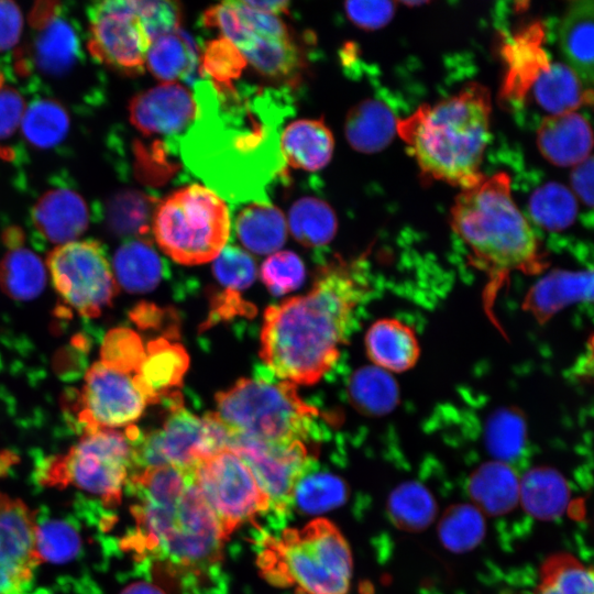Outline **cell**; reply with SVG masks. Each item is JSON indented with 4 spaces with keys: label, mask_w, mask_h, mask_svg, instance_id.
Returning <instances> with one entry per match:
<instances>
[{
    "label": "cell",
    "mask_w": 594,
    "mask_h": 594,
    "mask_svg": "<svg viewBox=\"0 0 594 594\" xmlns=\"http://www.w3.org/2000/svg\"><path fill=\"white\" fill-rule=\"evenodd\" d=\"M197 114L175 142L185 166L232 206L271 204L285 180L280 151L284 122L294 113L286 89L239 85L219 91L206 78L194 81Z\"/></svg>",
    "instance_id": "obj_1"
},
{
    "label": "cell",
    "mask_w": 594,
    "mask_h": 594,
    "mask_svg": "<svg viewBox=\"0 0 594 594\" xmlns=\"http://www.w3.org/2000/svg\"><path fill=\"white\" fill-rule=\"evenodd\" d=\"M372 292L366 256L320 262L311 290L267 307L260 356L273 376L312 385L339 360Z\"/></svg>",
    "instance_id": "obj_2"
},
{
    "label": "cell",
    "mask_w": 594,
    "mask_h": 594,
    "mask_svg": "<svg viewBox=\"0 0 594 594\" xmlns=\"http://www.w3.org/2000/svg\"><path fill=\"white\" fill-rule=\"evenodd\" d=\"M135 520L122 546L153 565L179 594H226L224 536L193 481L133 488Z\"/></svg>",
    "instance_id": "obj_3"
},
{
    "label": "cell",
    "mask_w": 594,
    "mask_h": 594,
    "mask_svg": "<svg viewBox=\"0 0 594 594\" xmlns=\"http://www.w3.org/2000/svg\"><path fill=\"white\" fill-rule=\"evenodd\" d=\"M512 180L499 172L462 189L450 212L455 234L469 250L471 265L486 278L483 306L498 327L495 300L513 273L534 275L548 265L538 239L512 198Z\"/></svg>",
    "instance_id": "obj_4"
},
{
    "label": "cell",
    "mask_w": 594,
    "mask_h": 594,
    "mask_svg": "<svg viewBox=\"0 0 594 594\" xmlns=\"http://www.w3.org/2000/svg\"><path fill=\"white\" fill-rule=\"evenodd\" d=\"M491 110L488 89L470 82L458 94L397 120L396 132L424 177L466 189L485 178L481 164L490 141Z\"/></svg>",
    "instance_id": "obj_5"
},
{
    "label": "cell",
    "mask_w": 594,
    "mask_h": 594,
    "mask_svg": "<svg viewBox=\"0 0 594 594\" xmlns=\"http://www.w3.org/2000/svg\"><path fill=\"white\" fill-rule=\"evenodd\" d=\"M257 564L262 575L278 587L294 586L302 594H348L352 554L340 530L317 518L302 528H286L277 537L260 538Z\"/></svg>",
    "instance_id": "obj_6"
},
{
    "label": "cell",
    "mask_w": 594,
    "mask_h": 594,
    "mask_svg": "<svg viewBox=\"0 0 594 594\" xmlns=\"http://www.w3.org/2000/svg\"><path fill=\"white\" fill-rule=\"evenodd\" d=\"M273 377L267 371L264 376L241 378L216 395V415L230 437L290 443L320 436L317 408L300 398L293 383Z\"/></svg>",
    "instance_id": "obj_7"
},
{
    "label": "cell",
    "mask_w": 594,
    "mask_h": 594,
    "mask_svg": "<svg viewBox=\"0 0 594 594\" xmlns=\"http://www.w3.org/2000/svg\"><path fill=\"white\" fill-rule=\"evenodd\" d=\"M155 241L174 261L185 265L209 262L226 246L231 220L224 200L193 184L175 190L152 216Z\"/></svg>",
    "instance_id": "obj_8"
},
{
    "label": "cell",
    "mask_w": 594,
    "mask_h": 594,
    "mask_svg": "<svg viewBox=\"0 0 594 594\" xmlns=\"http://www.w3.org/2000/svg\"><path fill=\"white\" fill-rule=\"evenodd\" d=\"M133 465L131 439L116 429L85 432L66 454L40 466V483L65 487L73 485L99 497L107 507L120 503Z\"/></svg>",
    "instance_id": "obj_9"
},
{
    "label": "cell",
    "mask_w": 594,
    "mask_h": 594,
    "mask_svg": "<svg viewBox=\"0 0 594 594\" xmlns=\"http://www.w3.org/2000/svg\"><path fill=\"white\" fill-rule=\"evenodd\" d=\"M169 416L161 429L141 432L129 426L125 433L133 448L138 470L170 465L191 472L202 460L227 448L230 433L217 417H198L184 407L180 392L166 400Z\"/></svg>",
    "instance_id": "obj_10"
},
{
    "label": "cell",
    "mask_w": 594,
    "mask_h": 594,
    "mask_svg": "<svg viewBox=\"0 0 594 594\" xmlns=\"http://www.w3.org/2000/svg\"><path fill=\"white\" fill-rule=\"evenodd\" d=\"M217 28L261 74L274 79L295 77L302 56L287 25L276 14L255 10L244 1L208 8L201 18Z\"/></svg>",
    "instance_id": "obj_11"
},
{
    "label": "cell",
    "mask_w": 594,
    "mask_h": 594,
    "mask_svg": "<svg viewBox=\"0 0 594 594\" xmlns=\"http://www.w3.org/2000/svg\"><path fill=\"white\" fill-rule=\"evenodd\" d=\"M191 477L227 539L237 528L270 510V499L249 465L224 448L202 460Z\"/></svg>",
    "instance_id": "obj_12"
},
{
    "label": "cell",
    "mask_w": 594,
    "mask_h": 594,
    "mask_svg": "<svg viewBox=\"0 0 594 594\" xmlns=\"http://www.w3.org/2000/svg\"><path fill=\"white\" fill-rule=\"evenodd\" d=\"M47 267L58 294L82 316H99L117 294L111 265L96 241L58 245L50 253Z\"/></svg>",
    "instance_id": "obj_13"
},
{
    "label": "cell",
    "mask_w": 594,
    "mask_h": 594,
    "mask_svg": "<svg viewBox=\"0 0 594 594\" xmlns=\"http://www.w3.org/2000/svg\"><path fill=\"white\" fill-rule=\"evenodd\" d=\"M90 53L103 64L140 74L152 43L132 0L97 2L88 9Z\"/></svg>",
    "instance_id": "obj_14"
},
{
    "label": "cell",
    "mask_w": 594,
    "mask_h": 594,
    "mask_svg": "<svg viewBox=\"0 0 594 594\" xmlns=\"http://www.w3.org/2000/svg\"><path fill=\"white\" fill-rule=\"evenodd\" d=\"M227 448L234 451L251 469L270 499V509L285 514L292 506L296 482L316 459L302 441L265 443L230 437Z\"/></svg>",
    "instance_id": "obj_15"
},
{
    "label": "cell",
    "mask_w": 594,
    "mask_h": 594,
    "mask_svg": "<svg viewBox=\"0 0 594 594\" xmlns=\"http://www.w3.org/2000/svg\"><path fill=\"white\" fill-rule=\"evenodd\" d=\"M147 405L134 375L96 362L85 376L79 396V422L85 432L116 429L138 420Z\"/></svg>",
    "instance_id": "obj_16"
},
{
    "label": "cell",
    "mask_w": 594,
    "mask_h": 594,
    "mask_svg": "<svg viewBox=\"0 0 594 594\" xmlns=\"http://www.w3.org/2000/svg\"><path fill=\"white\" fill-rule=\"evenodd\" d=\"M36 521L23 502L0 493V594L31 590L36 553Z\"/></svg>",
    "instance_id": "obj_17"
},
{
    "label": "cell",
    "mask_w": 594,
    "mask_h": 594,
    "mask_svg": "<svg viewBox=\"0 0 594 594\" xmlns=\"http://www.w3.org/2000/svg\"><path fill=\"white\" fill-rule=\"evenodd\" d=\"M131 123L145 135H166L170 143L194 122L197 103L186 86L164 82L138 94L129 106Z\"/></svg>",
    "instance_id": "obj_18"
},
{
    "label": "cell",
    "mask_w": 594,
    "mask_h": 594,
    "mask_svg": "<svg viewBox=\"0 0 594 594\" xmlns=\"http://www.w3.org/2000/svg\"><path fill=\"white\" fill-rule=\"evenodd\" d=\"M56 3H37L32 12V23L37 30L33 44L36 67L53 76L65 74L78 54V38L73 26L56 14Z\"/></svg>",
    "instance_id": "obj_19"
},
{
    "label": "cell",
    "mask_w": 594,
    "mask_h": 594,
    "mask_svg": "<svg viewBox=\"0 0 594 594\" xmlns=\"http://www.w3.org/2000/svg\"><path fill=\"white\" fill-rule=\"evenodd\" d=\"M189 365L186 350L166 338L147 343L134 380L147 404H156L176 392Z\"/></svg>",
    "instance_id": "obj_20"
},
{
    "label": "cell",
    "mask_w": 594,
    "mask_h": 594,
    "mask_svg": "<svg viewBox=\"0 0 594 594\" xmlns=\"http://www.w3.org/2000/svg\"><path fill=\"white\" fill-rule=\"evenodd\" d=\"M537 143L541 154L557 166H573L591 155L593 136L588 121L580 113L568 112L543 119Z\"/></svg>",
    "instance_id": "obj_21"
},
{
    "label": "cell",
    "mask_w": 594,
    "mask_h": 594,
    "mask_svg": "<svg viewBox=\"0 0 594 594\" xmlns=\"http://www.w3.org/2000/svg\"><path fill=\"white\" fill-rule=\"evenodd\" d=\"M37 231L59 245L75 241L88 227V208L80 195L59 188L44 194L32 210Z\"/></svg>",
    "instance_id": "obj_22"
},
{
    "label": "cell",
    "mask_w": 594,
    "mask_h": 594,
    "mask_svg": "<svg viewBox=\"0 0 594 594\" xmlns=\"http://www.w3.org/2000/svg\"><path fill=\"white\" fill-rule=\"evenodd\" d=\"M367 358L380 370L404 373L411 370L420 358V344L415 330L396 318L376 320L366 331Z\"/></svg>",
    "instance_id": "obj_23"
},
{
    "label": "cell",
    "mask_w": 594,
    "mask_h": 594,
    "mask_svg": "<svg viewBox=\"0 0 594 594\" xmlns=\"http://www.w3.org/2000/svg\"><path fill=\"white\" fill-rule=\"evenodd\" d=\"M334 139L321 119H300L280 134V151L287 166L309 172L324 167L331 160Z\"/></svg>",
    "instance_id": "obj_24"
},
{
    "label": "cell",
    "mask_w": 594,
    "mask_h": 594,
    "mask_svg": "<svg viewBox=\"0 0 594 594\" xmlns=\"http://www.w3.org/2000/svg\"><path fill=\"white\" fill-rule=\"evenodd\" d=\"M468 493L483 514L502 516L519 503V477L508 463L490 461L472 472Z\"/></svg>",
    "instance_id": "obj_25"
},
{
    "label": "cell",
    "mask_w": 594,
    "mask_h": 594,
    "mask_svg": "<svg viewBox=\"0 0 594 594\" xmlns=\"http://www.w3.org/2000/svg\"><path fill=\"white\" fill-rule=\"evenodd\" d=\"M111 268L117 284L130 293L153 290L168 273L165 260L143 238L130 239L120 245Z\"/></svg>",
    "instance_id": "obj_26"
},
{
    "label": "cell",
    "mask_w": 594,
    "mask_h": 594,
    "mask_svg": "<svg viewBox=\"0 0 594 594\" xmlns=\"http://www.w3.org/2000/svg\"><path fill=\"white\" fill-rule=\"evenodd\" d=\"M594 3L579 0L570 4L560 26V45L568 66L583 85L593 86Z\"/></svg>",
    "instance_id": "obj_27"
},
{
    "label": "cell",
    "mask_w": 594,
    "mask_h": 594,
    "mask_svg": "<svg viewBox=\"0 0 594 594\" xmlns=\"http://www.w3.org/2000/svg\"><path fill=\"white\" fill-rule=\"evenodd\" d=\"M570 501L566 480L549 466L530 469L519 479V503L538 520H553L563 515Z\"/></svg>",
    "instance_id": "obj_28"
},
{
    "label": "cell",
    "mask_w": 594,
    "mask_h": 594,
    "mask_svg": "<svg viewBox=\"0 0 594 594\" xmlns=\"http://www.w3.org/2000/svg\"><path fill=\"white\" fill-rule=\"evenodd\" d=\"M542 36L541 26L532 25L517 34L507 45L505 92L509 99H521L538 76L549 67L550 63L541 46Z\"/></svg>",
    "instance_id": "obj_29"
},
{
    "label": "cell",
    "mask_w": 594,
    "mask_h": 594,
    "mask_svg": "<svg viewBox=\"0 0 594 594\" xmlns=\"http://www.w3.org/2000/svg\"><path fill=\"white\" fill-rule=\"evenodd\" d=\"M392 110L378 99L369 98L353 107L345 120V136L350 145L363 153L385 148L396 133Z\"/></svg>",
    "instance_id": "obj_30"
},
{
    "label": "cell",
    "mask_w": 594,
    "mask_h": 594,
    "mask_svg": "<svg viewBox=\"0 0 594 594\" xmlns=\"http://www.w3.org/2000/svg\"><path fill=\"white\" fill-rule=\"evenodd\" d=\"M198 63L196 43L180 29L154 38L145 57L151 74L166 82L194 79Z\"/></svg>",
    "instance_id": "obj_31"
},
{
    "label": "cell",
    "mask_w": 594,
    "mask_h": 594,
    "mask_svg": "<svg viewBox=\"0 0 594 594\" xmlns=\"http://www.w3.org/2000/svg\"><path fill=\"white\" fill-rule=\"evenodd\" d=\"M234 231L241 244L255 254H270L286 240L283 212L272 204H246L234 219Z\"/></svg>",
    "instance_id": "obj_32"
},
{
    "label": "cell",
    "mask_w": 594,
    "mask_h": 594,
    "mask_svg": "<svg viewBox=\"0 0 594 594\" xmlns=\"http://www.w3.org/2000/svg\"><path fill=\"white\" fill-rule=\"evenodd\" d=\"M537 102L551 116L575 112L583 105H591L593 91L578 75L561 63L550 64L534 82Z\"/></svg>",
    "instance_id": "obj_33"
},
{
    "label": "cell",
    "mask_w": 594,
    "mask_h": 594,
    "mask_svg": "<svg viewBox=\"0 0 594 594\" xmlns=\"http://www.w3.org/2000/svg\"><path fill=\"white\" fill-rule=\"evenodd\" d=\"M293 237L304 246L322 248L338 230V219L331 206L321 198L305 196L297 199L288 212Z\"/></svg>",
    "instance_id": "obj_34"
},
{
    "label": "cell",
    "mask_w": 594,
    "mask_h": 594,
    "mask_svg": "<svg viewBox=\"0 0 594 594\" xmlns=\"http://www.w3.org/2000/svg\"><path fill=\"white\" fill-rule=\"evenodd\" d=\"M46 283L42 260L31 250L13 244L0 262V287L11 298L30 300Z\"/></svg>",
    "instance_id": "obj_35"
},
{
    "label": "cell",
    "mask_w": 594,
    "mask_h": 594,
    "mask_svg": "<svg viewBox=\"0 0 594 594\" xmlns=\"http://www.w3.org/2000/svg\"><path fill=\"white\" fill-rule=\"evenodd\" d=\"M437 509L430 491L415 481L397 485L387 499L392 522L405 531L418 532L428 528L436 518Z\"/></svg>",
    "instance_id": "obj_36"
},
{
    "label": "cell",
    "mask_w": 594,
    "mask_h": 594,
    "mask_svg": "<svg viewBox=\"0 0 594 594\" xmlns=\"http://www.w3.org/2000/svg\"><path fill=\"white\" fill-rule=\"evenodd\" d=\"M314 463L295 484L292 505L309 515L322 514L343 505L348 498L345 482L329 472L317 471Z\"/></svg>",
    "instance_id": "obj_37"
},
{
    "label": "cell",
    "mask_w": 594,
    "mask_h": 594,
    "mask_svg": "<svg viewBox=\"0 0 594 594\" xmlns=\"http://www.w3.org/2000/svg\"><path fill=\"white\" fill-rule=\"evenodd\" d=\"M484 514L473 504L449 506L438 524V536L446 549L464 553L477 547L485 537Z\"/></svg>",
    "instance_id": "obj_38"
},
{
    "label": "cell",
    "mask_w": 594,
    "mask_h": 594,
    "mask_svg": "<svg viewBox=\"0 0 594 594\" xmlns=\"http://www.w3.org/2000/svg\"><path fill=\"white\" fill-rule=\"evenodd\" d=\"M593 573L570 553H556L541 565L535 594H593Z\"/></svg>",
    "instance_id": "obj_39"
},
{
    "label": "cell",
    "mask_w": 594,
    "mask_h": 594,
    "mask_svg": "<svg viewBox=\"0 0 594 594\" xmlns=\"http://www.w3.org/2000/svg\"><path fill=\"white\" fill-rule=\"evenodd\" d=\"M21 125L23 136L31 145L48 148L65 139L69 129V117L58 101L38 99L25 108Z\"/></svg>",
    "instance_id": "obj_40"
},
{
    "label": "cell",
    "mask_w": 594,
    "mask_h": 594,
    "mask_svg": "<svg viewBox=\"0 0 594 594\" xmlns=\"http://www.w3.org/2000/svg\"><path fill=\"white\" fill-rule=\"evenodd\" d=\"M35 521L36 553L41 562L66 563L80 553L81 536L73 521L36 515Z\"/></svg>",
    "instance_id": "obj_41"
},
{
    "label": "cell",
    "mask_w": 594,
    "mask_h": 594,
    "mask_svg": "<svg viewBox=\"0 0 594 594\" xmlns=\"http://www.w3.org/2000/svg\"><path fill=\"white\" fill-rule=\"evenodd\" d=\"M200 74L219 91L230 90L246 66V59L227 37L206 43L201 56Z\"/></svg>",
    "instance_id": "obj_42"
},
{
    "label": "cell",
    "mask_w": 594,
    "mask_h": 594,
    "mask_svg": "<svg viewBox=\"0 0 594 594\" xmlns=\"http://www.w3.org/2000/svg\"><path fill=\"white\" fill-rule=\"evenodd\" d=\"M529 208L539 226L548 230H561L574 221L578 205L566 187L550 183L532 194Z\"/></svg>",
    "instance_id": "obj_43"
},
{
    "label": "cell",
    "mask_w": 594,
    "mask_h": 594,
    "mask_svg": "<svg viewBox=\"0 0 594 594\" xmlns=\"http://www.w3.org/2000/svg\"><path fill=\"white\" fill-rule=\"evenodd\" d=\"M351 403L365 414H380L391 407L392 382L377 367L356 371L348 383Z\"/></svg>",
    "instance_id": "obj_44"
},
{
    "label": "cell",
    "mask_w": 594,
    "mask_h": 594,
    "mask_svg": "<svg viewBox=\"0 0 594 594\" xmlns=\"http://www.w3.org/2000/svg\"><path fill=\"white\" fill-rule=\"evenodd\" d=\"M153 199L128 190L119 194L110 204V228L120 234L144 235L150 229Z\"/></svg>",
    "instance_id": "obj_45"
},
{
    "label": "cell",
    "mask_w": 594,
    "mask_h": 594,
    "mask_svg": "<svg viewBox=\"0 0 594 594\" xmlns=\"http://www.w3.org/2000/svg\"><path fill=\"white\" fill-rule=\"evenodd\" d=\"M145 356V348L140 337L132 330H111L101 348V361L116 371L135 375Z\"/></svg>",
    "instance_id": "obj_46"
},
{
    "label": "cell",
    "mask_w": 594,
    "mask_h": 594,
    "mask_svg": "<svg viewBox=\"0 0 594 594\" xmlns=\"http://www.w3.org/2000/svg\"><path fill=\"white\" fill-rule=\"evenodd\" d=\"M261 278L272 294L280 296L297 289L302 284L305 265L296 253L278 252L264 261Z\"/></svg>",
    "instance_id": "obj_47"
},
{
    "label": "cell",
    "mask_w": 594,
    "mask_h": 594,
    "mask_svg": "<svg viewBox=\"0 0 594 594\" xmlns=\"http://www.w3.org/2000/svg\"><path fill=\"white\" fill-rule=\"evenodd\" d=\"M213 274L217 280L230 290H242L250 287L256 277L254 260L235 245H226L213 262Z\"/></svg>",
    "instance_id": "obj_48"
},
{
    "label": "cell",
    "mask_w": 594,
    "mask_h": 594,
    "mask_svg": "<svg viewBox=\"0 0 594 594\" xmlns=\"http://www.w3.org/2000/svg\"><path fill=\"white\" fill-rule=\"evenodd\" d=\"M135 3L152 41L179 29L182 9L177 2L136 0Z\"/></svg>",
    "instance_id": "obj_49"
},
{
    "label": "cell",
    "mask_w": 594,
    "mask_h": 594,
    "mask_svg": "<svg viewBox=\"0 0 594 594\" xmlns=\"http://www.w3.org/2000/svg\"><path fill=\"white\" fill-rule=\"evenodd\" d=\"M344 11L355 25L375 30L392 20L395 3L392 1H349L344 3Z\"/></svg>",
    "instance_id": "obj_50"
},
{
    "label": "cell",
    "mask_w": 594,
    "mask_h": 594,
    "mask_svg": "<svg viewBox=\"0 0 594 594\" xmlns=\"http://www.w3.org/2000/svg\"><path fill=\"white\" fill-rule=\"evenodd\" d=\"M255 314V307L243 300L238 292L224 289L215 294L211 298V310L205 328H208L219 321L233 319L234 317H252Z\"/></svg>",
    "instance_id": "obj_51"
},
{
    "label": "cell",
    "mask_w": 594,
    "mask_h": 594,
    "mask_svg": "<svg viewBox=\"0 0 594 594\" xmlns=\"http://www.w3.org/2000/svg\"><path fill=\"white\" fill-rule=\"evenodd\" d=\"M132 319L141 328L162 329L168 339H175L179 336V317L172 309L141 304L132 312Z\"/></svg>",
    "instance_id": "obj_52"
},
{
    "label": "cell",
    "mask_w": 594,
    "mask_h": 594,
    "mask_svg": "<svg viewBox=\"0 0 594 594\" xmlns=\"http://www.w3.org/2000/svg\"><path fill=\"white\" fill-rule=\"evenodd\" d=\"M24 110L22 96L14 88L0 84V139L16 130Z\"/></svg>",
    "instance_id": "obj_53"
},
{
    "label": "cell",
    "mask_w": 594,
    "mask_h": 594,
    "mask_svg": "<svg viewBox=\"0 0 594 594\" xmlns=\"http://www.w3.org/2000/svg\"><path fill=\"white\" fill-rule=\"evenodd\" d=\"M22 28L23 18L20 8L12 1L0 0V52L18 43Z\"/></svg>",
    "instance_id": "obj_54"
},
{
    "label": "cell",
    "mask_w": 594,
    "mask_h": 594,
    "mask_svg": "<svg viewBox=\"0 0 594 594\" xmlns=\"http://www.w3.org/2000/svg\"><path fill=\"white\" fill-rule=\"evenodd\" d=\"M571 184L578 197L590 208L593 206V157L575 165L571 173Z\"/></svg>",
    "instance_id": "obj_55"
},
{
    "label": "cell",
    "mask_w": 594,
    "mask_h": 594,
    "mask_svg": "<svg viewBox=\"0 0 594 594\" xmlns=\"http://www.w3.org/2000/svg\"><path fill=\"white\" fill-rule=\"evenodd\" d=\"M246 6L263 12L279 14L288 10L287 1H244Z\"/></svg>",
    "instance_id": "obj_56"
},
{
    "label": "cell",
    "mask_w": 594,
    "mask_h": 594,
    "mask_svg": "<svg viewBox=\"0 0 594 594\" xmlns=\"http://www.w3.org/2000/svg\"><path fill=\"white\" fill-rule=\"evenodd\" d=\"M120 594H166L160 586L146 582L139 581L129 584Z\"/></svg>",
    "instance_id": "obj_57"
},
{
    "label": "cell",
    "mask_w": 594,
    "mask_h": 594,
    "mask_svg": "<svg viewBox=\"0 0 594 594\" xmlns=\"http://www.w3.org/2000/svg\"><path fill=\"white\" fill-rule=\"evenodd\" d=\"M23 594H51L48 590H44V588H37V590H30Z\"/></svg>",
    "instance_id": "obj_58"
}]
</instances>
